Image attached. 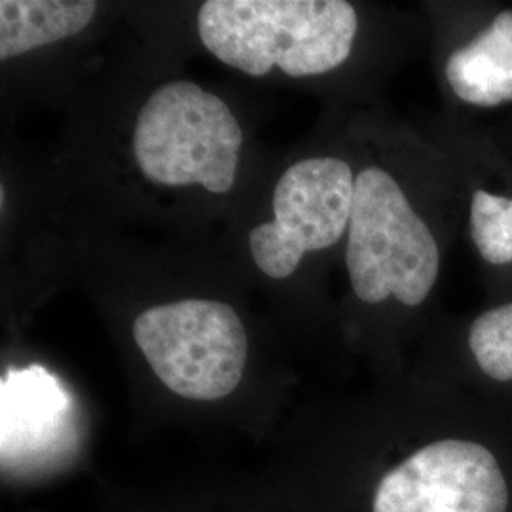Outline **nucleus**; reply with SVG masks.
I'll return each mask as SVG.
<instances>
[{"instance_id":"obj_5","label":"nucleus","mask_w":512,"mask_h":512,"mask_svg":"<svg viewBox=\"0 0 512 512\" xmlns=\"http://www.w3.org/2000/svg\"><path fill=\"white\" fill-rule=\"evenodd\" d=\"M355 177L344 160L310 158L275 184L274 220L249 234L251 256L272 279L294 274L308 251L332 247L349 228Z\"/></svg>"},{"instance_id":"obj_3","label":"nucleus","mask_w":512,"mask_h":512,"mask_svg":"<svg viewBox=\"0 0 512 512\" xmlns=\"http://www.w3.org/2000/svg\"><path fill=\"white\" fill-rule=\"evenodd\" d=\"M346 264L353 293L366 304L395 296L416 308L439 277V247L399 183L378 167L355 177Z\"/></svg>"},{"instance_id":"obj_8","label":"nucleus","mask_w":512,"mask_h":512,"mask_svg":"<svg viewBox=\"0 0 512 512\" xmlns=\"http://www.w3.org/2000/svg\"><path fill=\"white\" fill-rule=\"evenodd\" d=\"M476 370L495 385H512V302L478 315L467 332Z\"/></svg>"},{"instance_id":"obj_7","label":"nucleus","mask_w":512,"mask_h":512,"mask_svg":"<svg viewBox=\"0 0 512 512\" xmlns=\"http://www.w3.org/2000/svg\"><path fill=\"white\" fill-rule=\"evenodd\" d=\"M97 12L93 0H2L0 59H12L84 31Z\"/></svg>"},{"instance_id":"obj_1","label":"nucleus","mask_w":512,"mask_h":512,"mask_svg":"<svg viewBox=\"0 0 512 512\" xmlns=\"http://www.w3.org/2000/svg\"><path fill=\"white\" fill-rule=\"evenodd\" d=\"M357 25L344 0H209L198 14L203 46L251 76L329 73L351 54Z\"/></svg>"},{"instance_id":"obj_9","label":"nucleus","mask_w":512,"mask_h":512,"mask_svg":"<svg viewBox=\"0 0 512 512\" xmlns=\"http://www.w3.org/2000/svg\"><path fill=\"white\" fill-rule=\"evenodd\" d=\"M471 232L486 262L495 266L512 262V200L476 190L471 203Z\"/></svg>"},{"instance_id":"obj_6","label":"nucleus","mask_w":512,"mask_h":512,"mask_svg":"<svg viewBox=\"0 0 512 512\" xmlns=\"http://www.w3.org/2000/svg\"><path fill=\"white\" fill-rule=\"evenodd\" d=\"M446 76L459 99L476 107L512 101V12H501L478 37L454 52Z\"/></svg>"},{"instance_id":"obj_4","label":"nucleus","mask_w":512,"mask_h":512,"mask_svg":"<svg viewBox=\"0 0 512 512\" xmlns=\"http://www.w3.org/2000/svg\"><path fill=\"white\" fill-rule=\"evenodd\" d=\"M133 340L160 382L190 401L230 395L249 351L236 310L205 298L148 308L133 321Z\"/></svg>"},{"instance_id":"obj_2","label":"nucleus","mask_w":512,"mask_h":512,"mask_svg":"<svg viewBox=\"0 0 512 512\" xmlns=\"http://www.w3.org/2000/svg\"><path fill=\"white\" fill-rule=\"evenodd\" d=\"M243 131L230 107L194 82H169L148 97L133 129V156L150 183L200 184L226 194L236 183Z\"/></svg>"}]
</instances>
